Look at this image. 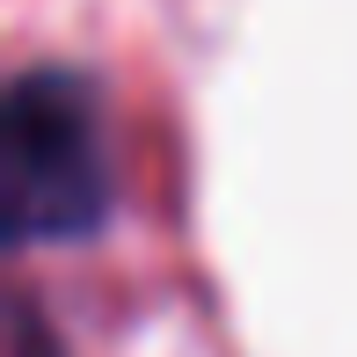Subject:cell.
<instances>
[{
    "instance_id": "obj_1",
    "label": "cell",
    "mask_w": 357,
    "mask_h": 357,
    "mask_svg": "<svg viewBox=\"0 0 357 357\" xmlns=\"http://www.w3.org/2000/svg\"><path fill=\"white\" fill-rule=\"evenodd\" d=\"M109 204V153L88 88L66 73H29L8 95V226L15 241L88 234Z\"/></svg>"
}]
</instances>
